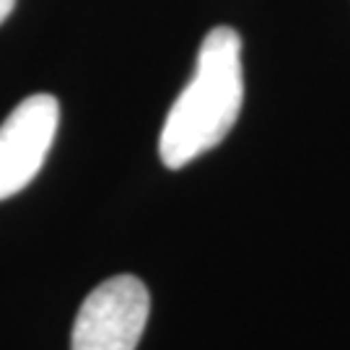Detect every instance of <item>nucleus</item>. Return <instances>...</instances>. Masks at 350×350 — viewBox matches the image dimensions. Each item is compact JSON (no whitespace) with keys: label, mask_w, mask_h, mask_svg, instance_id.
Here are the masks:
<instances>
[{"label":"nucleus","mask_w":350,"mask_h":350,"mask_svg":"<svg viewBox=\"0 0 350 350\" xmlns=\"http://www.w3.org/2000/svg\"><path fill=\"white\" fill-rule=\"evenodd\" d=\"M241 104V39L231 26H215L202 39L189 83L163 120L161 161L169 169H182L215 148L234 130Z\"/></svg>","instance_id":"obj_1"},{"label":"nucleus","mask_w":350,"mask_h":350,"mask_svg":"<svg viewBox=\"0 0 350 350\" xmlns=\"http://www.w3.org/2000/svg\"><path fill=\"white\" fill-rule=\"evenodd\" d=\"M150 296L135 275H114L86 296L73 325L70 350H135Z\"/></svg>","instance_id":"obj_2"},{"label":"nucleus","mask_w":350,"mask_h":350,"mask_svg":"<svg viewBox=\"0 0 350 350\" xmlns=\"http://www.w3.org/2000/svg\"><path fill=\"white\" fill-rule=\"evenodd\" d=\"M60 125V104L34 94L0 125V200H8L39 174Z\"/></svg>","instance_id":"obj_3"},{"label":"nucleus","mask_w":350,"mask_h":350,"mask_svg":"<svg viewBox=\"0 0 350 350\" xmlns=\"http://www.w3.org/2000/svg\"><path fill=\"white\" fill-rule=\"evenodd\" d=\"M13 5H16V0H0V24H3V21L11 16Z\"/></svg>","instance_id":"obj_4"}]
</instances>
